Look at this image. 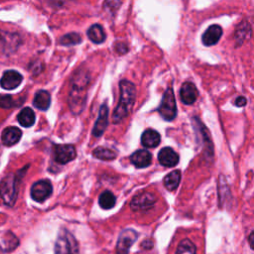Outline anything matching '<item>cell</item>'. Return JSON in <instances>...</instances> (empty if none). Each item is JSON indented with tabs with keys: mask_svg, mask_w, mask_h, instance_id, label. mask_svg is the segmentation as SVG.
Returning <instances> with one entry per match:
<instances>
[{
	"mask_svg": "<svg viewBox=\"0 0 254 254\" xmlns=\"http://www.w3.org/2000/svg\"><path fill=\"white\" fill-rule=\"evenodd\" d=\"M130 161L137 168H146L152 162V155L147 150H137L131 155Z\"/></svg>",
	"mask_w": 254,
	"mask_h": 254,
	"instance_id": "9a60e30c",
	"label": "cell"
},
{
	"mask_svg": "<svg viewBox=\"0 0 254 254\" xmlns=\"http://www.w3.org/2000/svg\"><path fill=\"white\" fill-rule=\"evenodd\" d=\"M92 155L99 159V160H105V161H110L114 160L117 157V153L109 148L106 147H97L93 150Z\"/></svg>",
	"mask_w": 254,
	"mask_h": 254,
	"instance_id": "603a6c76",
	"label": "cell"
},
{
	"mask_svg": "<svg viewBox=\"0 0 254 254\" xmlns=\"http://www.w3.org/2000/svg\"><path fill=\"white\" fill-rule=\"evenodd\" d=\"M253 236H254V234H253V232H251L249 235V243L251 245V248H252V244H253Z\"/></svg>",
	"mask_w": 254,
	"mask_h": 254,
	"instance_id": "4dcf8cb0",
	"label": "cell"
},
{
	"mask_svg": "<svg viewBox=\"0 0 254 254\" xmlns=\"http://www.w3.org/2000/svg\"><path fill=\"white\" fill-rule=\"evenodd\" d=\"M55 254H79L76 239L65 228H61L59 231L55 243Z\"/></svg>",
	"mask_w": 254,
	"mask_h": 254,
	"instance_id": "3957f363",
	"label": "cell"
},
{
	"mask_svg": "<svg viewBox=\"0 0 254 254\" xmlns=\"http://www.w3.org/2000/svg\"><path fill=\"white\" fill-rule=\"evenodd\" d=\"M22 136V132L17 127H7L2 133V142L6 146L15 145Z\"/></svg>",
	"mask_w": 254,
	"mask_h": 254,
	"instance_id": "e0dca14e",
	"label": "cell"
},
{
	"mask_svg": "<svg viewBox=\"0 0 254 254\" xmlns=\"http://www.w3.org/2000/svg\"><path fill=\"white\" fill-rule=\"evenodd\" d=\"M180 181H181V172L179 170H175L169 173L164 178V186L169 190H175L178 188Z\"/></svg>",
	"mask_w": 254,
	"mask_h": 254,
	"instance_id": "44dd1931",
	"label": "cell"
},
{
	"mask_svg": "<svg viewBox=\"0 0 254 254\" xmlns=\"http://www.w3.org/2000/svg\"><path fill=\"white\" fill-rule=\"evenodd\" d=\"M141 247H143L144 249H147V250L152 249V248H153V242H152V240L146 239V240L141 244Z\"/></svg>",
	"mask_w": 254,
	"mask_h": 254,
	"instance_id": "f1b7e54d",
	"label": "cell"
},
{
	"mask_svg": "<svg viewBox=\"0 0 254 254\" xmlns=\"http://www.w3.org/2000/svg\"><path fill=\"white\" fill-rule=\"evenodd\" d=\"M161 136L153 129H147L141 136V144L147 148H155L160 144Z\"/></svg>",
	"mask_w": 254,
	"mask_h": 254,
	"instance_id": "2e32d148",
	"label": "cell"
},
{
	"mask_svg": "<svg viewBox=\"0 0 254 254\" xmlns=\"http://www.w3.org/2000/svg\"><path fill=\"white\" fill-rule=\"evenodd\" d=\"M176 254H196V247L190 239H183L176 250Z\"/></svg>",
	"mask_w": 254,
	"mask_h": 254,
	"instance_id": "cb8c5ba5",
	"label": "cell"
},
{
	"mask_svg": "<svg viewBox=\"0 0 254 254\" xmlns=\"http://www.w3.org/2000/svg\"><path fill=\"white\" fill-rule=\"evenodd\" d=\"M108 106L106 104H102L99 109L98 118L94 124L92 129V135L95 137H100L102 133L105 131L108 124Z\"/></svg>",
	"mask_w": 254,
	"mask_h": 254,
	"instance_id": "8fae6325",
	"label": "cell"
},
{
	"mask_svg": "<svg viewBox=\"0 0 254 254\" xmlns=\"http://www.w3.org/2000/svg\"><path fill=\"white\" fill-rule=\"evenodd\" d=\"M53 191V187L50 181L41 180L36 182L31 188V196L34 200L42 202L46 200Z\"/></svg>",
	"mask_w": 254,
	"mask_h": 254,
	"instance_id": "ba28073f",
	"label": "cell"
},
{
	"mask_svg": "<svg viewBox=\"0 0 254 254\" xmlns=\"http://www.w3.org/2000/svg\"><path fill=\"white\" fill-rule=\"evenodd\" d=\"M51 96L46 90H39L36 92L33 104L40 110H47L50 107Z\"/></svg>",
	"mask_w": 254,
	"mask_h": 254,
	"instance_id": "ac0fdd59",
	"label": "cell"
},
{
	"mask_svg": "<svg viewBox=\"0 0 254 254\" xmlns=\"http://www.w3.org/2000/svg\"><path fill=\"white\" fill-rule=\"evenodd\" d=\"M222 35V29L218 25L209 26L202 35V43L205 46H212L218 42Z\"/></svg>",
	"mask_w": 254,
	"mask_h": 254,
	"instance_id": "5bb4252c",
	"label": "cell"
},
{
	"mask_svg": "<svg viewBox=\"0 0 254 254\" xmlns=\"http://www.w3.org/2000/svg\"><path fill=\"white\" fill-rule=\"evenodd\" d=\"M116 47H120V49H117L116 51L118 52V53H120V54H125L127 51H128V49H127V47H126V45H124V44H121V43H119V44H117L116 45Z\"/></svg>",
	"mask_w": 254,
	"mask_h": 254,
	"instance_id": "f546056e",
	"label": "cell"
},
{
	"mask_svg": "<svg viewBox=\"0 0 254 254\" xmlns=\"http://www.w3.org/2000/svg\"><path fill=\"white\" fill-rule=\"evenodd\" d=\"M119 89H120L119 102L115 107L112 115V120L114 123L121 122L125 117L129 115V112L134 104L135 95H136L135 85L127 79H122L119 82Z\"/></svg>",
	"mask_w": 254,
	"mask_h": 254,
	"instance_id": "7a4b0ae2",
	"label": "cell"
},
{
	"mask_svg": "<svg viewBox=\"0 0 254 254\" xmlns=\"http://www.w3.org/2000/svg\"><path fill=\"white\" fill-rule=\"evenodd\" d=\"M156 196L149 191H142L136 194L131 202L130 207L134 211H142L151 208L156 203Z\"/></svg>",
	"mask_w": 254,
	"mask_h": 254,
	"instance_id": "52a82bcc",
	"label": "cell"
},
{
	"mask_svg": "<svg viewBox=\"0 0 254 254\" xmlns=\"http://www.w3.org/2000/svg\"><path fill=\"white\" fill-rule=\"evenodd\" d=\"M89 75L85 71L77 70L70 81L68 105L70 110L78 114L82 111L86 100V88L89 83Z\"/></svg>",
	"mask_w": 254,
	"mask_h": 254,
	"instance_id": "6da1fadb",
	"label": "cell"
},
{
	"mask_svg": "<svg viewBox=\"0 0 254 254\" xmlns=\"http://www.w3.org/2000/svg\"><path fill=\"white\" fill-rule=\"evenodd\" d=\"M17 118H18V122L23 127H31L35 123L36 116L34 111L31 108L25 107L20 111Z\"/></svg>",
	"mask_w": 254,
	"mask_h": 254,
	"instance_id": "ffe728a7",
	"label": "cell"
},
{
	"mask_svg": "<svg viewBox=\"0 0 254 254\" xmlns=\"http://www.w3.org/2000/svg\"><path fill=\"white\" fill-rule=\"evenodd\" d=\"M12 105H13V98L10 95L0 94V107L1 108H9Z\"/></svg>",
	"mask_w": 254,
	"mask_h": 254,
	"instance_id": "4316f807",
	"label": "cell"
},
{
	"mask_svg": "<svg viewBox=\"0 0 254 254\" xmlns=\"http://www.w3.org/2000/svg\"><path fill=\"white\" fill-rule=\"evenodd\" d=\"M138 238V233L132 229L127 228L120 232L116 245V254H128L131 246Z\"/></svg>",
	"mask_w": 254,
	"mask_h": 254,
	"instance_id": "8992f818",
	"label": "cell"
},
{
	"mask_svg": "<svg viewBox=\"0 0 254 254\" xmlns=\"http://www.w3.org/2000/svg\"><path fill=\"white\" fill-rule=\"evenodd\" d=\"M98 203H99L101 208L110 209L115 205L116 197L111 191L105 190V191L100 193V195L98 197Z\"/></svg>",
	"mask_w": 254,
	"mask_h": 254,
	"instance_id": "7402d4cb",
	"label": "cell"
},
{
	"mask_svg": "<svg viewBox=\"0 0 254 254\" xmlns=\"http://www.w3.org/2000/svg\"><path fill=\"white\" fill-rule=\"evenodd\" d=\"M251 34V29H250V25L248 22H242L239 27L236 30L235 33V40L237 42V44H241L243 41H245L248 36H250Z\"/></svg>",
	"mask_w": 254,
	"mask_h": 254,
	"instance_id": "d4e9b609",
	"label": "cell"
},
{
	"mask_svg": "<svg viewBox=\"0 0 254 254\" xmlns=\"http://www.w3.org/2000/svg\"><path fill=\"white\" fill-rule=\"evenodd\" d=\"M81 42V37L77 33H69L64 37L61 38L60 44L64 46H70V45H76Z\"/></svg>",
	"mask_w": 254,
	"mask_h": 254,
	"instance_id": "484cf974",
	"label": "cell"
},
{
	"mask_svg": "<svg viewBox=\"0 0 254 254\" xmlns=\"http://www.w3.org/2000/svg\"><path fill=\"white\" fill-rule=\"evenodd\" d=\"M76 157L75 148L72 145H54V158L59 164H66Z\"/></svg>",
	"mask_w": 254,
	"mask_h": 254,
	"instance_id": "9c48e42d",
	"label": "cell"
},
{
	"mask_svg": "<svg viewBox=\"0 0 254 254\" xmlns=\"http://www.w3.org/2000/svg\"><path fill=\"white\" fill-rule=\"evenodd\" d=\"M179 155L170 147L161 149L158 154V160L161 165L165 167H175L179 163Z\"/></svg>",
	"mask_w": 254,
	"mask_h": 254,
	"instance_id": "4fadbf2b",
	"label": "cell"
},
{
	"mask_svg": "<svg viewBox=\"0 0 254 254\" xmlns=\"http://www.w3.org/2000/svg\"><path fill=\"white\" fill-rule=\"evenodd\" d=\"M180 95L181 100L185 104H192L197 99L198 90L192 82L187 81L182 85L180 89Z\"/></svg>",
	"mask_w": 254,
	"mask_h": 254,
	"instance_id": "7c38bea8",
	"label": "cell"
},
{
	"mask_svg": "<svg viewBox=\"0 0 254 254\" xmlns=\"http://www.w3.org/2000/svg\"><path fill=\"white\" fill-rule=\"evenodd\" d=\"M23 76L16 70H7L0 79V85L5 89H14L20 85Z\"/></svg>",
	"mask_w": 254,
	"mask_h": 254,
	"instance_id": "30bf717a",
	"label": "cell"
},
{
	"mask_svg": "<svg viewBox=\"0 0 254 254\" xmlns=\"http://www.w3.org/2000/svg\"><path fill=\"white\" fill-rule=\"evenodd\" d=\"M159 113L168 121H172L177 116V104L175 95L172 88H168L162 98L161 105L159 107Z\"/></svg>",
	"mask_w": 254,
	"mask_h": 254,
	"instance_id": "5b68a950",
	"label": "cell"
},
{
	"mask_svg": "<svg viewBox=\"0 0 254 254\" xmlns=\"http://www.w3.org/2000/svg\"><path fill=\"white\" fill-rule=\"evenodd\" d=\"M246 102H247V100H246V98L243 97V96H239V97H237V98L235 99V105L238 106V107L244 106V105L246 104Z\"/></svg>",
	"mask_w": 254,
	"mask_h": 254,
	"instance_id": "83f0119b",
	"label": "cell"
},
{
	"mask_svg": "<svg viewBox=\"0 0 254 254\" xmlns=\"http://www.w3.org/2000/svg\"><path fill=\"white\" fill-rule=\"evenodd\" d=\"M0 196L6 205H14L17 198V178L15 175L10 174L1 181Z\"/></svg>",
	"mask_w": 254,
	"mask_h": 254,
	"instance_id": "277c9868",
	"label": "cell"
},
{
	"mask_svg": "<svg viewBox=\"0 0 254 254\" xmlns=\"http://www.w3.org/2000/svg\"><path fill=\"white\" fill-rule=\"evenodd\" d=\"M87 36H88L89 40L95 44H101L102 42H104V40L106 38L103 28L98 24H94L88 29Z\"/></svg>",
	"mask_w": 254,
	"mask_h": 254,
	"instance_id": "d6986e66",
	"label": "cell"
}]
</instances>
